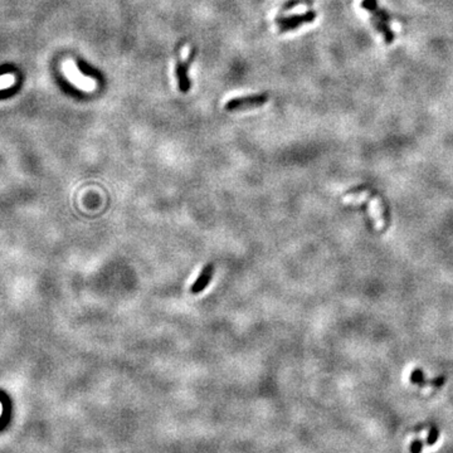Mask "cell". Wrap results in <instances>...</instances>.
<instances>
[{
    "instance_id": "30bf717a",
    "label": "cell",
    "mask_w": 453,
    "mask_h": 453,
    "mask_svg": "<svg viewBox=\"0 0 453 453\" xmlns=\"http://www.w3.org/2000/svg\"><path fill=\"white\" fill-rule=\"evenodd\" d=\"M438 437H439L438 428L432 427L431 429H429V433H428V437H427V445L428 446L436 445V442L438 441Z\"/></svg>"
},
{
    "instance_id": "5b68a950",
    "label": "cell",
    "mask_w": 453,
    "mask_h": 453,
    "mask_svg": "<svg viewBox=\"0 0 453 453\" xmlns=\"http://www.w3.org/2000/svg\"><path fill=\"white\" fill-rule=\"evenodd\" d=\"M213 276H214V265L213 263H208V265H206L202 268L199 276H198L197 279L193 282L192 287H190V292H192L193 295H198V293L203 292V291L206 290V288L209 286V283H210Z\"/></svg>"
},
{
    "instance_id": "8fae6325",
    "label": "cell",
    "mask_w": 453,
    "mask_h": 453,
    "mask_svg": "<svg viewBox=\"0 0 453 453\" xmlns=\"http://www.w3.org/2000/svg\"><path fill=\"white\" fill-rule=\"evenodd\" d=\"M422 450H423L422 439L417 438L411 443V453H422Z\"/></svg>"
},
{
    "instance_id": "3957f363",
    "label": "cell",
    "mask_w": 453,
    "mask_h": 453,
    "mask_svg": "<svg viewBox=\"0 0 453 453\" xmlns=\"http://www.w3.org/2000/svg\"><path fill=\"white\" fill-rule=\"evenodd\" d=\"M268 96L266 93H261V95H252V96H244V97H237V99L229 100L225 104V110L233 111V110H240V108H247V107H257L262 106L267 102Z\"/></svg>"
},
{
    "instance_id": "ba28073f",
    "label": "cell",
    "mask_w": 453,
    "mask_h": 453,
    "mask_svg": "<svg viewBox=\"0 0 453 453\" xmlns=\"http://www.w3.org/2000/svg\"><path fill=\"white\" fill-rule=\"evenodd\" d=\"M409 379H411L412 383L418 384V385H424V384H427V383H425L424 374H423V373L420 372L419 369H416V370H413Z\"/></svg>"
},
{
    "instance_id": "7a4b0ae2",
    "label": "cell",
    "mask_w": 453,
    "mask_h": 453,
    "mask_svg": "<svg viewBox=\"0 0 453 453\" xmlns=\"http://www.w3.org/2000/svg\"><path fill=\"white\" fill-rule=\"evenodd\" d=\"M315 19H316L315 11L309 10V11H306V13H304V14L279 18V19H277V24H279V32H281V33H284V32L295 31L296 28H299L300 26H304V24L313 23Z\"/></svg>"
},
{
    "instance_id": "7c38bea8",
    "label": "cell",
    "mask_w": 453,
    "mask_h": 453,
    "mask_svg": "<svg viewBox=\"0 0 453 453\" xmlns=\"http://www.w3.org/2000/svg\"><path fill=\"white\" fill-rule=\"evenodd\" d=\"M300 4H311V0H290L288 3H286L283 5V10H288V9L293 8L296 5H300Z\"/></svg>"
},
{
    "instance_id": "6da1fadb",
    "label": "cell",
    "mask_w": 453,
    "mask_h": 453,
    "mask_svg": "<svg viewBox=\"0 0 453 453\" xmlns=\"http://www.w3.org/2000/svg\"><path fill=\"white\" fill-rule=\"evenodd\" d=\"M348 197H352V198H363V199H366L369 203V213H370V217L372 219L374 220L375 223V228L377 229H383L384 225H385V220H384L383 213L384 209L383 206H382V199H380L378 195L372 194L370 192H359L355 193V194H348Z\"/></svg>"
},
{
    "instance_id": "52a82bcc",
    "label": "cell",
    "mask_w": 453,
    "mask_h": 453,
    "mask_svg": "<svg viewBox=\"0 0 453 453\" xmlns=\"http://www.w3.org/2000/svg\"><path fill=\"white\" fill-rule=\"evenodd\" d=\"M77 67H78L79 72H81L83 76H87V77H91V78H96V79L102 78L101 74L99 73V70H96L95 68L90 67V66L86 65V63L77 62Z\"/></svg>"
},
{
    "instance_id": "277c9868",
    "label": "cell",
    "mask_w": 453,
    "mask_h": 453,
    "mask_svg": "<svg viewBox=\"0 0 453 453\" xmlns=\"http://www.w3.org/2000/svg\"><path fill=\"white\" fill-rule=\"evenodd\" d=\"M193 58H194V53H192L189 56V58L186 59L185 62H177L176 70H175V74H176L177 83H179V90L183 93H186L190 87H192V82L189 78V66L192 65Z\"/></svg>"
},
{
    "instance_id": "9c48e42d",
    "label": "cell",
    "mask_w": 453,
    "mask_h": 453,
    "mask_svg": "<svg viewBox=\"0 0 453 453\" xmlns=\"http://www.w3.org/2000/svg\"><path fill=\"white\" fill-rule=\"evenodd\" d=\"M15 83V78L13 74H5V76H0V90H4L6 87H10Z\"/></svg>"
},
{
    "instance_id": "8992f818",
    "label": "cell",
    "mask_w": 453,
    "mask_h": 453,
    "mask_svg": "<svg viewBox=\"0 0 453 453\" xmlns=\"http://www.w3.org/2000/svg\"><path fill=\"white\" fill-rule=\"evenodd\" d=\"M361 6H363L366 11H369L370 15L374 17L375 19L380 20V22L388 23V24L390 23V15H389L384 9H380L379 6H378L377 0H363Z\"/></svg>"
}]
</instances>
